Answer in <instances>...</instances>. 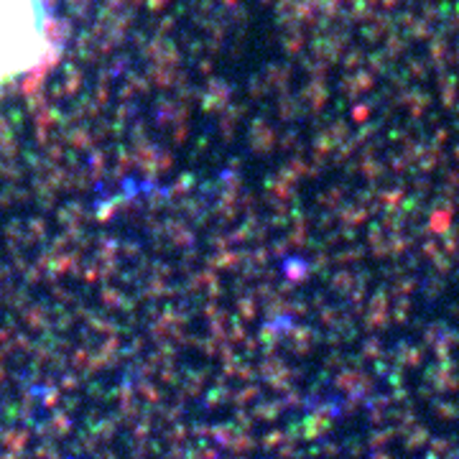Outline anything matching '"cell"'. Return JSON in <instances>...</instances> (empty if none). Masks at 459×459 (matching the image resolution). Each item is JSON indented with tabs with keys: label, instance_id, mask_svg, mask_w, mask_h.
<instances>
[{
	"label": "cell",
	"instance_id": "6da1fadb",
	"mask_svg": "<svg viewBox=\"0 0 459 459\" xmlns=\"http://www.w3.org/2000/svg\"><path fill=\"white\" fill-rule=\"evenodd\" d=\"M51 43L46 0H0V90L46 67Z\"/></svg>",
	"mask_w": 459,
	"mask_h": 459
}]
</instances>
